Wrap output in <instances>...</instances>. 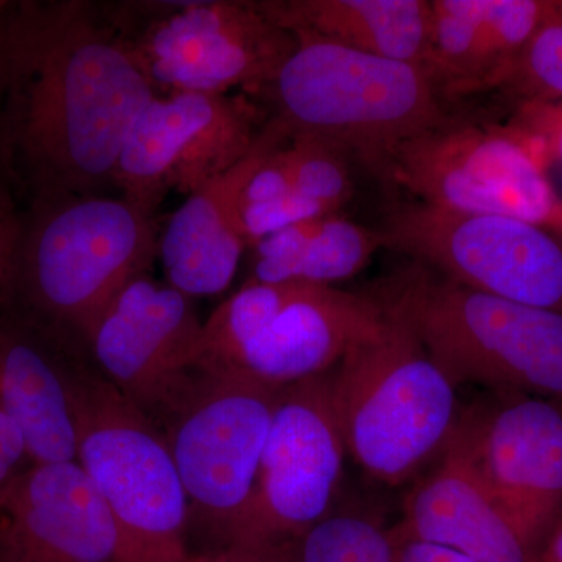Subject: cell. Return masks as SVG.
Wrapping results in <instances>:
<instances>
[{
    "instance_id": "10",
    "label": "cell",
    "mask_w": 562,
    "mask_h": 562,
    "mask_svg": "<svg viewBox=\"0 0 562 562\" xmlns=\"http://www.w3.org/2000/svg\"><path fill=\"white\" fill-rule=\"evenodd\" d=\"M530 140L505 127L450 125L403 143L383 179L417 202L472 214H502L552 228L561 199Z\"/></svg>"
},
{
    "instance_id": "30",
    "label": "cell",
    "mask_w": 562,
    "mask_h": 562,
    "mask_svg": "<svg viewBox=\"0 0 562 562\" xmlns=\"http://www.w3.org/2000/svg\"><path fill=\"white\" fill-rule=\"evenodd\" d=\"M288 143L290 139L273 149L255 169L244 188L239 206L273 201L294 191Z\"/></svg>"
},
{
    "instance_id": "27",
    "label": "cell",
    "mask_w": 562,
    "mask_h": 562,
    "mask_svg": "<svg viewBox=\"0 0 562 562\" xmlns=\"http://www.w3.org/2000/svg\"><path fill=\"white\" fill-rule=\"evenodd\" d=\"M328 214L336 213L292 191L273 201L239 206V224L246 246L255 247L273 233Z\"/></svg>"
},
{
    "instance_id": "7",
    "label": "cell",
    "mask_w": 562,
    "mask_h": 562,
    "mask_svg": "<svg viewBox=\"0 0 562 562\" xmlns=\"http://www.w3.org/2000/svg\"><path fill=\"white\" fill-rule=\"evenodd\" d=\"M122 43L158 94L268 90L297 47L258 2H102Z\"/></svg>"
},
{
    "instance_id": "1",
    "label": "cell",
    "mask_w": 562,
    "mask_h": 562,
    "mask_svg": "<svg viewBox=\"0 0 562 562\" xmlns=\"http://www.w3.org/2000/svg\"><path fill=\"white\" fill-rule=\"evenodd\" d=\"M158 92L102 2L21 0L0 70V168L25 209L106 194Z\"/></svg>"
},
{
    "instance_id": "34",
    "label": "cell",
    "mask_w": 562,
    "mask_h": 562,
    "mask_svg": "<svg viewBox=\"0 0 562 562\" xmlns=\"http://www.w3.org/2000/svg\"><path fill=\"white\" fill-rule=\"evenodd\" d=\"M535 562H562V520L539 549Z\"/></svg>"
},
{
    "instance_id": "36",
    "label": "cell",
    "mask_w": 562,
    "mask_h": 562,
    "mask_svg": "<svg viewBox=\"0 0 562 562\" xmlns=\"http://www.w3.org/2000/svg\"><path fill=\"white\" fill-rule=\"evenodd\" d=\"M184 561H187V558H184V560H183V561H176V562H184Z\"/></svg>"
},
{
    "instance_id": "31",
    "label": "cell",
    "mask_w": 562,
    "mask_h": 562,
    "mask_svg": "<svg viewBox=\"0 0 562 562\" xmlns=\"http://www.w3.org/2000/svg\"><path fill=\"white\" fill-rule=\"evenodd\" d=\"M32 464L24 435L16 424L0 412V505L14 482Z\"/></svg>"
},
{
    "instance_id": "20",
    "label": "cell",
    "mask_w": 562,
    "mask_h": 562,
    "mask_svg": "<svg viewBox=\"0 0 562 562\" xmlns=\"http://www.w3.org/2000/svg\"><path fill=\"white\" fill-rule=\"evenodd\" d=\"M262 13L294 35L424 68L427 0H260Z\"/></svg>"
},
{
    "instance_id": "23",
    "label": "cell",
    "mask_w": 562,
    "mask_h": 562,
    "mask_svg": "<svg viewBox=\"0 0 562 562\" xmlns=\"http://www.w3.org/2000/svg\"><path fill=\"white\" fill-rule=\"evenodd\" d=\"M390 528L372 514L333 509L291 541L294 562H391Z\"/></svg>"
},
{
    "instance_id": "25",
    "label": "cell",
    "mask_w": 562,
    "mask_h": 562,
    "mask_svg": "<svg viewBox=\"0 0 562 562\" xmlns=\"http://www.w3.org/2000/svg\"><path fill=\"white\" fill-rule=\"evenodd\" d=\"M498 90L517 105L562 101V0H550L538 31Z\"/></svg>"
},
{
    "instance_id": "32",
    "label": "cell",
    "mask_w": 562,
    "mask_h": 562,
    "mask_svg": "<svg viewBox=\"0 0 562 562\" xmlns=\"http://www.w3.org/2000/svg\"><path fill=\"white\" fill-rule=\"evenodd\" d=\"M391 562H476L450 547L413 538L390 528Z\"/></svg>"
},
{
    "instance_id": "16",
    "label": "cell",
    "mask_w": 562,
    "mask_h": 562,
    "mask_svg": "<svg viewBox=\"0 0 562 562\" xmlns=\"http://www.w3.org/2000/svg\"><path fill=\"white\" fill-rule=\"evenodd\" d=\"M384 319L382 306L369 294L305 283L243 347L225 373L280 390L333 371L347 350Z\"/></svg>"
},
{
    "instance_id": "22",
    "label": "cell",
    "mask_w": 562,
    "mask_h": 562,
    "mask_svg": "<svg viewBox=\"0 0 562 562\" xmlns=\"http://www.w3.org/2000/svg\"><path fill=\"white\" fill-rule=\"evenodd\" d=\"M484 0H431L424 69L441 95L482 92Z\"/></svg>"
},
{
    "instance_id": "24",
    "label": "cell",
    "mask_w": 562,
    "mask_h": 562,
    "mask_svg": "<svg viewBox=\"0 0 562 562\" xmlns=\"http://www.w3.org/2000/svg\"><path fill=\"white\" fill-rule=\"evenodd\" d=\"M549 5L550 0H484L482 92L502 87Z\"/></svg>"
},
{
    "instance_id": "11",
    "label": "cell",
    "mask_w": 562,
    "mask_h": 562,
    "mask_svg": "<svg viewBox=\"0 0 562 562\" xmlns=\"http://www.w3.org/2000/svg\"><path fill=\"white\" fill-rule=\"evenodd\" d=\"M347 450L331 371L280 387L254 494L228 546L294 541L335 509Z\"/></svg>"
},
{
    "instance_id": "2",
    "label": "cell",
    "mask_w": 562,
    "mask_h": 562,
    "mask_svg": "<svg viewBox=\"0 0 562 562\" xmlns=\"http://www.w3.org/2000/svg\"><path fill=\"white\" fill-rule=\"evenodd\" d=\"M155 257L154 214L121 194L33 205L3 312L60 349L87 355L95 322Z\"/></svg>"
},
{
    "instance_id": "12",
    "label": "cell",
    "mask_w": 562,
    "mask_h": 562,
    "mask_svg": "<svg viewBox=\"0 0 562 562\" xmlns=\"http://www.w3.org/2000/svg\"><path fill=\"white\" fill-rule=\"evenodd\" d=\"M265 125L247 94H157L125 139L113 187L154 214L169 192L188 198L235 168Z\"/></svg>"
},
{
    "instance_id": "28",
    "label": "cell",
    "mask_w": 562,
    "mask_h": 562,
    "mask_svg": "<svg viewBox=\"0 0 562 562\" xmlns=\"http://www.w3.org/2000/svg\"><path fill=\"white\" fill-rule=\"evenodd\" d=\"M508 125L530 140L547 166L562 165V101L519 103Z\"/></svg>"
},
{
    "instance_id": "4",
    "label": "cell",
    "mask_w": 562,
    "mask_h": 562,
    "mask_svg": "<svg viewBox=\"0 0 562 562\" xmlns=\"http://www.w3.org/2000/svg\"><path fill=\"white\" fill-rule=\"evenodd\" d=\"M294 36L297 47L266 90L288 135L325 140L383 179L398 146L449 124L420 66Z\"/></svg>"
},
{
    "instance_id": "5",
    "label": "cell",
    "mask_w": 562,
    "mask_h": 562,
    "mask_svg": "<svg viewBox=\"0 0 562 562\" xmlns=\"http://www.w3.org/2000/svg\"><path fill=\"white\" fill-rule=\"evenodd\" d=\"M331 394L347 457L386 486H401L438 458L461 414L457 384L387 314L333 369Z\"/></svg>"
},
{
    "instance_id": "13",
    "label": "cell",
    "mask_w": 562,
    "mask_h": 562,
    "mask_svg": "<svg viewBox=\"0 0 562 562\" xmlns=\"http://www.w3.org/2000/svg\"><path fill=\"white\" fill-rule=\"evenodd\" d=\"M490 395L461 412L452 441L536 558L562 520V403Z\"/></svg>"
},
{
    "instance_id": "3",
    "label": "cell",
    "mask_w": 562,
    "mask_h": 562,
    "mask_svg": "<svg viewBox=\"0 0 562 562\" xmlns=\"http://www.w3.org/2000/svg\"><path fill=\"white\" fill-rule=\"evenodd\" d=\"M454 384L562 403V314L472 290L412 261L369 292Z\"/></svg>"
},
{
    "instance_id": "19",
    "label": "cell",
    "mask_w": 562,
    "mask_h": 562,
    "mask_svg": "<svg viewBox=\"0 0 562 562\" xmlns=\"http://www.w3.org/2000/svg\"><path fill=\"white\" fill-rule=\"evenodd\" d=\"M60 349L9 312H0V412L20 427L32 462L76 461L69 366Z\"/></svg>"
},
{
    "instance_id": "14",
    "label": "cell",
    "mask_w": 562,
    "mask_h": 562,
    "mask_svg": "<svg viewBox=\"0 0 562 562\" xmlns=\"http://www.w3.org/2000/svg\"><path fill=\"white\" fill-rule=\"evenodd\" d=\"M202 324L191 297L144 272L117 292L95 322L87 355L160 427L198 375L194 353Z\"/></svg>"
},
{
    "instance_id": "35",
    "label": "cell",
    "mask_w": 562,
    "mask_h": 562,
    "mask_svg": "<svg viewBox=\"0 0 562 562\" xmlns=\"http://www.w3.org/2000/svg\"><path fill=\"white\" fill-rule=\"evenodd\" d=\"M14 7H16V2L0 0V69H2L3 58H5L7 44H9Z\"/></svg>"
},
{
    "instance_id": "26",
    "label": "cell",
    "mask_w": 562,
    "mask_h": 562,
    "mask_svg": "<svg viewBox=\"0 0 562 562\" xmlns=\"http://www.w3.org/2000/svg\"><path fill=\"white\" fill-rule=\"evenodd\" d=\"M292 190L338 213L353 195L349 157L325 140L290 136Z\"/></svg>"
},
{
    "instance_id": "15",
    "label": "cell",
    "mask_w": 562,
    "mask_h": 562,
    "mask_svg": "<svg viewBox=\"0 0 562 562\" xmlns=\"http://www.w3.org/2000/svg\"><path fill=\"white\" fill-rule=\"evenodd\" d=\"M116 520L77 461L32 462L0 505V562H120Z\"/></svg>"
},
{
    "instance_id": "29",
    "label": "cell",
    "mask_w": 562,
    "mask_h": 562,
    "mask_svg": "<svg viewBox=\"0 0 562 562\" xmlns=\"http://www.w3.org/2000/svg\"><path fill=\"white\" fill-rule=\"evenodd\" d=\"M27 209L0 168V312L9 305Z\"/></svg>"
},
{
    "instance_id": "18",
    "label": "cell",
    "mask_w": 562,
    "mask_h": 562,
    "mask_svg": "<svg viewBox=\"0 0 562 562\" xmlns=\"http://www.w3.org/2000/svg\"><path fill=\"white\" fill-rule=\"evenodd\" d=\"M395 530L476 562H535V554L450 438L438 464L409 492Z\"/></svg>"
},
{
    "instance_id": "9",
    "label": "cell",
    "mask_w": 562,
    "mask_h": 562,
    "mask_svg": "<svg viewBox=\"0 0 562 562\" xmlns=\"http://www.w3.org/2000/svg\"><path fill=\"white\" fill-rule=\"evenodd\" d=\"M379 231L384 249L464 286L562 314V243L549 228L414 201L395 205Z\"/></svg>"
},
{
    "instance_id": "21",
    "label": "cell",
    "mask_w": 562,
    "mask_h": 562,
    "mask_svg": "<svg viewBox=\"0 0 562 562\" xmlns=\"http://www.w3.org/2000/svg\"><path fill=\"white\" fill-rule=\"evenodd\" d=\"M251 249L250 280L333 286L360 273L384 249V239L380 231L336 213L273 233Z\"/></svg>"
},
{
    "instance_id": "17",
    "label": "cell",
    "mask_w": 562,
    "mask_h": 562,
    "mask_svg": "<svg viewBox=\"0 0 562 562\" xmlns=\"http://www.w3.org/2000/svg\"><path fill=\"white\" fill-rule=\"evenodd\" d=\"M290 135L271 117L250 154L231 171L188 195L158 239L169 286L188 297H210L231 286L247 249L239 202L251 173Z\"/></svg>"
},
{
    "instance_id": "33",
    "label": "cell",
    "mask_w": 562,
    "mask_h": 562,
    "mask_svg": "<svg viewBox=\"0 0 562 562\" xmlns=\"http://www.w3.org/2000/svg\"><path fill=\"white\" fill-rule=\"evenodd\" d=\"M184 562H294L291 541L277 546H228L205 553H188Z\"/></svg>"
},
{
    "instance_id": "6",
    "label": "cell",
    "mask_w": 562,
    "mask_h": 562,
    "mask_svg": "<svg viewBox=\"0 0 562 562\" xmlns=\"http://www.w3.org/2000/svg\"><path fill=\"white\" fill-rule=\"evenodd\" d=\"M68 391L76 461L116 520L120 562L183 561L190 508L165 432L87 355L70 361Z\"/></svg>"
},
{
    "instance_id": "8",
    "label": "cell",
    "mask_w": 562,
    "mask_h": 562,
    "mask_svg": "<svg viewBox=\"0 0 562 562\" xmlns=\"http://www.w3.org/2000/svg\"><path fill=\"white\" fill-rule=\"evenodd\" d=\"M279 390L239 373L198 372L161 420L190 508L224 549L257 483ZM216 549V550H217Z\"/></svg>"
}]
</instances>
